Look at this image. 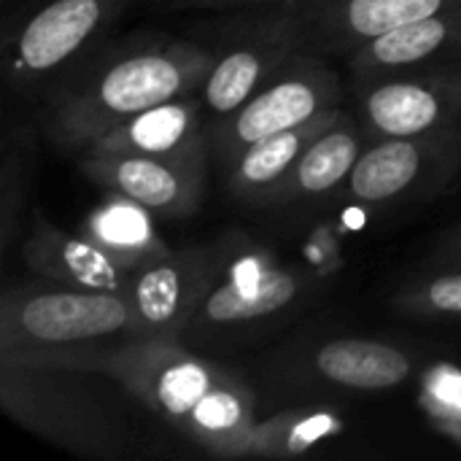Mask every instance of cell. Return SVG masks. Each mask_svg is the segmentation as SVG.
<instances>
[{
    "mask_svg": "<svg viewBox=\"0 0 461 461\" xmlns=\"http://www.w3.org/2000/svg\"><path fill=\"white\" fill-rule=\"evenodd\" d=\"M367 138H416L461 127V59L389 73L357 86Z\"/></svg>",
    "mask_w": 461,
    "mask_h": 461,
    "instance_id": "9c48e42d",
    "label": "cell"
},
{
    "mask_svg": "<svg viewBox=\"0 0 461 461\" xmlns=\"http://www.w3.org/2000/svg\"><path fill=\"white\" fill-rule=\"evenodd\" d=\"M367 132L354 113H343L324 135H319L284 184L267 197L262 208H286V205H305L316 203L335 189L346 186L357 159L367 146Z\"/></svg>",
    "mask_w": 461,
    "mask_h": 461,
    "instance_id": "ac0fdd59",
    "label": "cell"
},
{
    "mask_svg": "<svg viewBox=\"0 0 461 461\" xmlns=\"http://www.w3.org/2000/svg\"><path fill=\"white\" fill-rule=\"evenodd\" d=\"M22 259L43 281L89 292L124 294L132 276V270L113 262L81 232L59 230L41 208L32 213L30 232L22 243Z\"/></svg>",
    "mask_w": 461,
    "mask_h": 461,
    "instance_id": "2e32d148",
    "label": "cell"
},
{
    "mask_svg": "<svg viewBox=\"0 0 461 461\" xmlns=\"http://www.w3.org/2000/svg\"><path fill=\"white\" fill-rule=\"evenodd\" d=\"M135 0H46L5 32L11 89L38 86L86 59Z\"/></svg>",
    "mask_w": 461,
    "mask_h": 461,
    "instance_id": "52a82bcc",
    "label": "cell"
},
{
    "mask_svg": "<svg viewBox=\"0 0 461 461\" xmlns=\"http://www.w3.org/2000/svg\"><path fill=\"white\" fill-rule=\"evenodd\" d=\"M451 59H461V3L354 49L348 68L359 86L389 73Z\"/></svg>",
    "mask_w": 461,
    "mask_h": 461,
    "instance_id": "e0dca14e",
    "label": "cell"
},
{
    "mask_svg": "<svg viewBox=\"0 0 461 461\" xmlns=\"http://www.w3.org/2000/svg\"><path fill=\"white\" fill-rule=\"evenodd\" d=\"M340 432H343V421L335 411L292 408L265 421H257V429L251 435V456L297 459Z\"/></svg>",
    "mask_w": 461,
    "mask_h": 461,
    "instance_id": "44dd1931",
    "label": "cell"
},
{
    "mask_svg": "<svg viewBox=\"0 0 461 461\" xmlns=\"http://www.w3.org/2000/svg\"><path fill=\"white\" fill-rule=\"evenodd\" d=\"M205 170L208 159L81 151V173L89 181L138 200L162 219H186L200 211Z\"/></svg>",
    "mask_w": 461,
    "mask_h": 461,
    "instance_id": "7c38bea8",
    "label": "cell"
},
{
    "mask_svg": "<svg viewBox=\"0 0 461 461\" xmlns=\"http://www.w3.org/2000/svg\"><path fill=\"white\" fill-rule=\"evenodd\" d=\"M132 400L213 456H251L257 400L235 373L181 340H130L97 365Z\"/></svg>",
    "mask_w": 461,
    "mask_h": 461,
    "instance_id": "7a4b0ae2",
    "label": "cell"
},
{
    "mask_svg": "<svg viewBox=\"0 0 461 461\" xmlns=\"http://www.w3.org/2000/svg\"><path fill=\"white\" fill-rule=\"evenodd\" d=\"M286 0H154L159 11H192V8H262Z\"/></svg>",
    "mask_w": 461,
    "mask_h": 461,
    "instance_id": "cb8c5ba5",
    "label": "cell"
},
{
    "mask_svg": "<svg viewBox=\"0 0 461 461\" xmlns=\"http://www.w3.org/2000/svg\"><path fill=\"white\" fill-rule=\"evenodd\" d=\"M394 308L416 319H459L461 270H443L405 286L394 297Z\"/></svg>",
    "mask_w": 461,
    "mask_h": 461,
    "instance_id": "7402d4cb",
    "label": "cell"
},
{
    "mask_svg": "<svg viewBox=\"0 0 461 461\" xmlns=\"http://www.w3.org/2000/svg\"><path fill=\"white\" fill-rule=\"evenodd\" d=\"M459 165L461 127L416 138H373L357 159L346 192L362 208H381L443 184Z\"/></svg>",
    "mask_w": 461,
    "mask_h": 461,
    "instance_id": "8fae6325",
    "label": "cell"
},
{
    "mask_svg": "<svg viewBox=\"0 0 461 461\" xmlns=\"http://www.w3.org/2000/svg\"><path fill=\"white\" fill-rule=\"evenodd\" d=\"M62 362L0 359L3 411L30 432L84 456H116L124 443L100 397L86 386V375Z\"/></svg>",
    "mask_w": 461,
    "mask_h": 461,
    "instance_id": "5b68a950",
    "label": "cell"
},
{
    "mask_svg": "<svg viewBox=\"0 0 461 461\" xmlns=\"http://www.w3.org/2000/svg\"><path fill=\"white\" fill-rule=\"evenodd\" d=\"M216 59L200 86L208 127L235 113L294 54L305 51V14L300 0L262 5L224 27Z\"/></svg>",
    "mask_w": 461,
    "mask_h": 461,
    "instance_id": "8992f818",
    "label": "cell"
},
{
    "mask_svg": "<svg viewBox=\"0 0 461 461\" xmlns=\"http://www.w3.org/2000/svg\"><path fill=\"white\" fill-rule=\"evenodd\" d=\"M135 340L124 294L73 289L54 281L14 284L0 303V359L62 362L95 370L105 354Z\"/></svg>",
    "mask_w": 461,
    "mask_h": 461,
    "instance_id": "3957f363",
    "label": "cell"
},
{
    "mask_svg": "<svg viewBox=\"0 0 461 461\" xmlns=\"http://www.w3.org/2000/svg\"><path fill=\"white\" fill-rule=\"evenodd\" d=\"M84 151L211 159L205 105L197 92L159 103L116 124L113 130L100 135L95 143H89Z\"/></svg>",
    "mask_w": 461,
    "mask_h": 461,
    "instance_id": "9a60e30c",
    "label": "cell"
},
{
    "mask_svg": "<svg viewBox=\"0 0 461 461\" xmlns=\"http://www.w3.org/2000/svg\"><path fill=\"white\" fill-rule=\"evenodd\" d=\"M216 51L167 35H132L59 76L43 132L51 143L84 151L116 124L184 95L200 92Z\"/></svg>",
    "mask_w": 461,
    "mask_h": 461,
    "instance_id": "6da1fadb",
    "label": "cell"
},
{
    "mask_svg": "<svg viewBox=\"0 0 461 461\" xmlns=\"http://www.w3.org/2000/svg\"><path fill=\"white\" fill-rule=\"evenodd\" d=\"M303 375L313 386L343 394H378L402 386L413 375V357L378 338H330L297 354Z\"/></svg>",
    "mask_w": 461,
    "mask_h": 461,
    "instance_id": "5bb4252c",
    "label": "cell"
},
{
    "mask_svg": "<svg viewBox=\"0 0 461 461\" xmlns=\"http://www.w3.org/2000/svg\"><path fill=\"white\" fill-rule=\"evenodd\" d=\"M343 113H346L343 105H335L300 127L267 135V138L246 146L230 165H224L230 194L246 205L262 208L267 203V197L292 173V167L300 162V157L308 151V146L319 135H324Z\"/></svg>",
    "mask_w": 461,
    "mask_h": 461,
    "instance_id": "d6986e66",
    "label": "cell"
},
{
    "mask_svg": "<svg viewBox=\"0 0 461 461\" xmlns=\"http://www.w3.org/2000/svg\"><path fill=\"white\" fill-rule=\"evenodd\" d=\"M219 259L221 238L170 251L132 270L124 297L132 308L135 340H184Z\"/></svg>",
    "mask_w": 461,
    "mask_h": 461,
    "instance_id": "30bf717a",
    "label": "cell"
},
{
    "mask_svg": "<svg viewBox=\"0 0 461 461\" xmlns=\"http://www.w3.org/2000/svg\"><path fill=\"white\" fill-rule=\"evenodd\" d=\"M305 14V51L351 54L354 49L421 22L461 0H300Z\"/></svg>",
    "mask_w": 461,
    "mask_h": 461,
    "instance_id": "4fadbf2b",
    "label": "cell"
},
{
    "mask_svg": "<svg viewBox=\"0 0 461 461\" xmlns=\"http://www.w3.org/2000/svg\"><path fill=\"white\" fill-rule=\"evenodd\" d=\"M443 254H448V257H461V224L446 238V243H443Z\"/></svg>",
    "mask_w": 461,
    "mask_h": 461,
    "instance_id": "d4e9b609",
    "label": "cell"
},
{
    "mask_svg": "<svg viewBox=\"0 0 461 461\" xmlns=\"http://www.w3.org/2000/svg\"><path fill=\"white\" fill-rule=\"evenodd\" d=\"M3 5H5V8H11V5H14V0H3Z\"/></svg>",
    "mask_w": 461,
    "mask_h": 461,
    "instance_id": "484cf974",
    "label": "cell"
},
{
    "mask_svg": "<svg viewBox=\"0 0 461 461\" xmlns=\"http://www.w3.org/2000/svg\"><path fill=\"white\" fill-rule=\"evenodd\" d=\"M421 405L429 421L461 446V370L438 365L421 378Z\"/></svg>",
    "mask_w": 461,
    "mask_h": 461,
    "instance_id": "603a6c76",
    "label": "cell"
},
{
    "mask_svg": "<svg viewBox=\"0 0 461 461\" xmlns=\"http://www.w3.org/2000/svg\"><path fill=\"white\" fill-rule=\"evenodd\" d=\"M346 89L321 54H294L262 89H257L235 113L208 127L211 154L230 165L246 146L300 127L319 113L343 105Z\"/></svg>",
    "mask_w": 461,
    "mask_h": 461,
    "instance_id": "ba28073f",
    "label": "cell"
},
{
    "mask_svg": "<svg viewBox=\"0 0 461 461\" xmlns=\"http://www.w3.org/2000/svg\"><path fill=\"white\" fill-rule=\"evenodd\" d=\"M313 289V276L305 267L284 265L267 249L230 232L221 238L219 267L186 335L203 343L249 338L297 311Z\"/></svg>",
    "mask_w": 461,
    "mask_h": 461,
    "instance_id": "277c9868",
    "label": "cell"
},
{
    "mask_svg": "<svg viewBox=\"0 0 461 461\" xmlns=\"http://www.w3.org/2000/svg\"><path fill=\"white\" fill-rule=\"evenodd\" d=\"M78 232L127 270H138L173 251L157 230L154 213L113 189L84 216Z\"/></svg>",
    "mask_w": 461,
    "mask_h": 461,
    "instance_id": "ffe728a7",
    "label": "cell"
}]
</instances>
